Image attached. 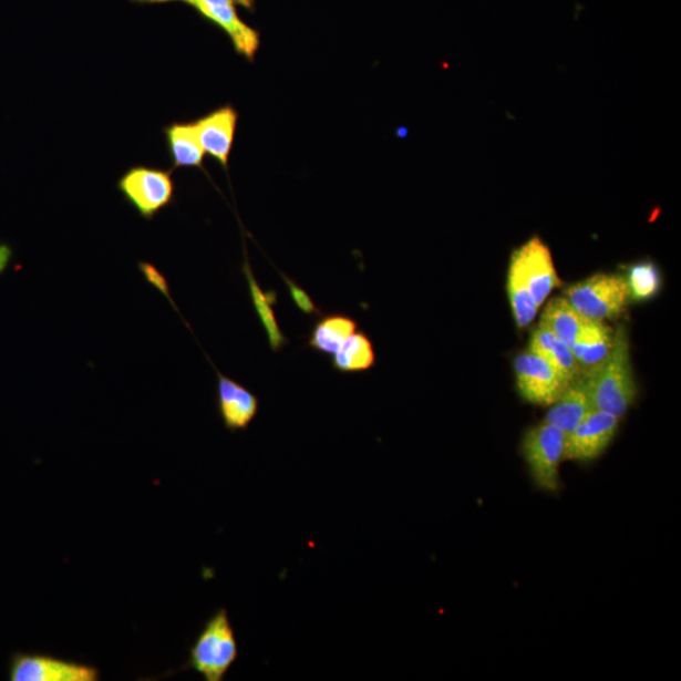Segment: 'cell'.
<instances>
[{
	"mask_svg": "<svg viewBox=\"0 0 681 681\" xmlns=\"http://www.w3.org/2000/svg\"><path fill=\"white\" fill-rule=\"evenodd\" d=\"M636 393L630 343L625 327L615 331L610 355L589 371V395L594 409L621 417L632 405Z\"/></svg>",
	"mask_w": 681,
	"mask_h": 681,
	"instance_id": "obj_1",
	"label": "cell"
},
{
	"mask_svg": "<svg viewBox=\"0 0 681 681\" xmlns=\"http://www.w3.org/2000/svg\"><path fill=\"white\" fill-rule=\"evenodd\" d=\"M239 658V643L229 613L216 611L197 634L184 669L196 671L206 681H223Z\"/></svg>",
	"mask_w": 681,
	"mask_h": 681,
	"instance_id": "obj_2",
	"label": "cell"
},
{
	"mask_svg": "<svg viewBox=\"0 0 681 681\" xmlns=\"http://www.w3.org/2000/svg\"><path fill=\"white\" fill-rule=\"evenodd\" d=\"M568 302L589 320L606 321L619 317L628 306V281L620 276L596 275L567 289Z\"/></svg>",
	"mask_w": 681,
	"mask_h": 681,
	"instance_id": "obj_3",
	"label": "cell"
},
{
	"mask_svg": "<svg viewBox=\"0 0 681 681\" xmlns=\"http://www.w3.org/2000/svg\"><path fill=\"white\" fill-rule=\"evenodd\" d=\"M116 187L145 220H153L175 199L172 171L156 167L133 166L117 180Z\"/></svg>",
	"mask_w": 681,
	"mask_h": 681,
	"instance_id": "obj_4",
	"label": "cell"
},
{
	"mask_svg": "<svg viewBox=\"0 0 681 681\" xmlns=\"http://www.w3.org/2000/svg\"><path fill=\"white\" fill-rule=\"evenodd\" d=\"M567 434L548 423L525 433L523 454L535 485L554 493L559 487V466L565 460Z\"/></svg>",
	"mask_w": 681,
	"mask_h": 681,
	"instance_id": "obj_5",
	"label": "cell"
},
{
	"mask_svg": "<svg viewBox=\"0 0 681 681\" xmlns=\"http://www.w3.org/2000/svg\"><path fill=\"white\" fill-rule=\"evenodd\" d=\"M138 4L184 3L223 30L230 39L234 50L248 61L256 59L260 48V33L241 20L234 0H132Z\"/></svg>",
	"mask_w": 681,
	"mask_h": 681,
	"instance_id": "obj_6",
	"label": "cell"
},
{
	"mask_svg": "<svg viewBox=\"0 0 681 681\" xmlns=\"http://www.w3.org/2000/svg\"><path fill=\"white\" fill-rule=\"evenodd\" d=\"M516 386L524 401L537 405H551L570 383L538 353L526 351L514 362Z\"/></svg>",
	"mask_w": 681,
	"mask_h": 681,
	"instance_id": "obj_7",
	"label": "cell"
},
{
	"mask_svg": "<svg viewBox=\"0 0 681 681\" xmlns=\"http://www.w3.org/2000/svg\"><path fill=\"white\" fill-rule=\"evenodd\" d=\"M11 681H97L95 667L63 660L42 653L17 652L9 664Z\"/></svg>",
	"mask_w": 681,
	"mask_h": 681,
	"instance_id": "obj_8",
	"label": "cell"
},
{
	"mask_svg": "<svg viewBox=\"0 0 681 681\" xmlns=\"http://www.w3.org/2000/svg\"><path fill=\"white\" fill-rule=\"evenodd\" d=\"M512 261L519 269L535 303L540 308L551 290L560 286L549 248L538 236H534L513 252Z\"/></svg>",
	"mask_w": 681,
	"mask_h": 681,
	"instance_id": "obj_9",
	"label": "cell"
},
{
	"mask_svg": "<svg viewBox=\"0 0 681 681\" xmlns=\"http://www.w3.org/2000/svg\"><path fill=\"white\" fill-rule=\"evenodd\" d=\"M619 420L595 409L567 434L565 460L589 462L601 456L619 429Z\"/></svg>",
	"mask_w": 681,
	"mask_h": 681,
	"instance_id": "obj_10",
	"label": "cell"
},
{
	"mask_svg": "<svg viewBox=\"0 0 681 681\" xmlns=\"http://www.w3.org/2000/svg\"><path fill=\"white\" fill-rule=\"evenodd\" d=\"M216 402L225 430L231 433L247 431L260 407L256 394L220 371H217Z\"/></svg>",
	"mask_w": 681,
	"mask_h": 681,
	"instance_id": "obj_11",
	"label": "cell"
},
{
	"mask_svg": "<svg viewBox=\"0 0 681 681\" xmlns=\"http://www.w3.org/2000/svg\"><path fill=\"white\" fill-rule=\"evenodd\" d=\"M238 122L239 114L231 105L216 109L195 122L205 153L225 169L229 166Z\"/></svg>",
	"mask_w": 681,
	"mask_h": 681,
	"instance_id": "obj_12",
	"label": "cell"
},
{
	"mask_svg": "<svg viewBox=\"0 0 681 681\" xmlns=\"http://www.w3.org/2000/svg\"><path fill=\"white\" fill-rule=\"evenodd\" d=\"M551 405L544 422L557 426L566 434L574 431L590 412L595 411L589 395V371H579L558 401Z\"/></svg>",
	"mask_w": 681,
	"mask_h": 681,
	"instance_id": "obj_13",
	"label": "cell"
},
{
	"mask_svg": "<svg viewBox=\"0 0 681 681\" xmlns=\"http://www.w3.org/2000/svg\"><path fill=\"white\" fill-rule=\"evenodd\" d=\"M615 331L603 321L587 318L570 350L580 371H590L610 355L613 347Z\"/></svg>",
	"mask_w": 681,
	"mask_h": 681,
	"instance_id": "obj_14",
	"label": "cell"
},
{
	"mask_svg": "<svg viewBox=\"0 0 681 681\" xmlns=\"http://www.w3.org/2000/svg\"><path fill=\"white\" fill-rule=\"evenodd\" d=\"M165 133L172 166L176 168H203L206 153L199 142L194 123H172Z\"/></svg>",
	"mask_w": 681,
	"mask_h": 681,
	"instance_id": "obj_15",
	"label": "cell"
},
{
	"mask_svg": "<svg viewBox=\"0 0 681 681\" xmlns=\"http://www.w3.org/2000/svg\"><path fill=\"white\" fill-rule=\"evenodd\" d=\"M359 330L355 318L334 313L320 318L308 339V348L332 357L353 333Z\"/></svg>",
	"mask_w": 681,
	"mask_h": 681,
	"instance_id": "obj_16",
	"label": "cell"
},
{
	"mask_svg": "<svg viewBox=\"0 0 681 681\" xmlns=\"http://www.w3.org/2000/svg\"><path fill=\"white\" fill-rule=\"evenodd\" d=\"M243 271L248 281L254 310H256L259 320L268 334L269 347L272 351L278 352L287 347L288 339L286 338L283 331L280 330L277 316L275 311H272V306L277 303V293L275 290L265 292V290L260 288L256 277L252 275L248 259L244 262Z\"/></svg>",
	"mask_w": 681,
	"mask_h": 681,
	"instance_id": "obj_17",
	"label": "cell"
},
{
	"mask_svg": "<svg viewBox=\"0 0 681 681\" xmlns=\"http://www.w3.org/2000/svg\"><path fill=\"white\" fill-rule=\"evenodd\" d=\"M530 351L538 353L539 357L547 360L553 368H556L569 381L579 374L578 363L568 344L557 338L556 334L541 323L533 332Z\"/></svg>",
	"mask_w": 681,
	"mask_h": 681,
	"instance_id": "obj_18",
	"label": "cell"
},
{
	"mask_svg": "<svg viewBox=\"0 0 681 681\" xmlns=\"http://www.w3.org/2000/svg\"><path fill=\"white\" fill-rule=\"evenodd\" d=\"M376 352L369 334L357 331L332 355V369L342 374H360L375 367Z\"/></svg>",
	"mask_w": 681,
	"mask_h": 681,
	"instance_id": "obj_19",
	"label": "cell"
},
{
	"mask_svg": "<svg viewBox=\"0 0 681 681\" xmlns=\"http://www.w3.org/2000/svg\"><path fill=\"white\" fill-rule=\"evenodd\" d=\"M586 320L587 318L576 311L566 297H559L551 299L545 307L541 324L570 348Z\"/></svg>",
	"mask_w": 681,
	"mask_h": 681,
	"instance_id": "obj_20",
	"label": "cell"
},
{
	"mask_svg": "<svg viewBox=\"0 0 681 681\" xmlns=\"http://www.w3.org/2000/svg\"><path fill=\"white\" fill-rule=\"evenodd\" d=\"M507 293L510 299L516 324L525 329L537 316L539 307L535 303L528 286H526L519 269L510 261L507 272Z\"/></svg>",
	"mask_w": 681,
	"mask_h": 681,
	"instance_id": "obj_21",
	"label": "cell"
},
{
	"mask_svg": "<svg viewBox=\"0 0 681 681\" xmlns=\"http://www.w3.org/2000/svg\"><path fill=\"white\" fill-rule=\"evenodd\" d=\"M628 287L634 301H649L656 297L661 286L659 269L651 261L639 262L631 268Z\"/></svg>",
	"mask_w": 681,
	"mask_h": 681,
	"instance_id": "obj_22",
	"label": "cell"
},
{
	"mask_svg": "<svg viewBox=\"0 0 681 681\" xmlns=\"http://www.w3.org/2000/svg\"><path fill=\"white\" fill-rule=\"evenodd\" d=\"M280 276L283 277L286 285L289 290L290 297H292L295 305L298 307V310L303 312L307 316H322V311L320 308L316 306L313 299L310 295L306 292V290L296 283L293 279H290L280 272Z\"/></svg>",
	"mask_w": 681,
	"mask_h": 681,
	"instance_id": "obj_23",
	"label": "cell"
},
{
	"mask_svg": "<svg viewBox=\"0 0 681 681\" xmlns=\"http://www.w3.org/2000/svg\"><path fill=\"white\" fill-rule=\"evenodd\" d=\"M140 268L144 277L147 278L153 286H156L159 288L161 292L169 297L167 281L156 269L147 265V262H141Z\"/></svg>",
	"mask_w": 681,
	"mask_h": 681,
	"instance_id": "obj_24",
	"label": "cell"
},
{
	"mask_svg": "<svg viewBox=\"0 0 681 681\" xmlns=\"http://www.w3.org/2000/svg\"><path fill=\"white\" fill-rule=\"evenodd\" d=\"M12 251L6 244L0 243V275L7 269L9 261H11Z\"/></svg>",
	"mask_w": 681,
	"mask_h": 681,
	"instance_id": "obj_25",
	"label": "cell"
},
{
	"mask_svg": "<svg viewBox=\"0 0 681 681\" xmlns=\"http://www.w3.org/2000/svg\"><path fill=\"white\" fill-rule=\"evenodd\" d=\"M234 2L245 9H249V11H254V8H256V0H234Z\"/></svg>",
	"mask_w": 681,
	"mask_h": 681,
	"instance_id": "obj_26",
	"label": "cell"
}]
</instances>
